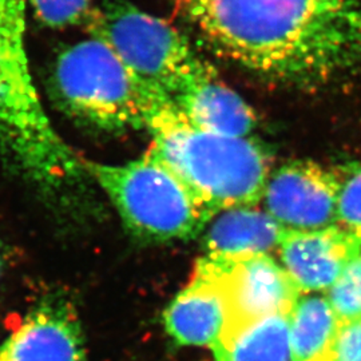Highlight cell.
Here are the masks:
<instances>
[{"label":"cell","instance_id":"cell-1","mask_svg":"<svg viewBox=\"0 0 361 361\" xmlns=\"http://www.w3.org/2000/svg\"><path fill=\"white\" fill-rule=\"evenodd\" d=\"M233 63L292 85H322L361 66V0H174Z\"/></svg>","mask_w":361,"mask_h":361},{"label":"cell","instance_id":"cell-2","mask_svg":"<svg viewBox=\"0 0 361 361\" xmlns=\"http://www.w3.org/2000/svg\"><path fill=\"white\" fill-rule=\"evenodd\" d=\"M26 0H0V154L44 193L77 188L85 159L54 129L31 74Z\"/></svg>","mask_w":361,"mask_h":361},{"label":"cell","instance_id":"cell-3","mask_svg":"<svg viewBox=\"0 0 361 361\" xmlns=\"http://www.w3.org/2000/svg\"><path fill=\"white\" fill-rule=\"evenodd\" d=\"M150 153L161 159L194 198L217 214L257 207L271 176V157L256 141L195 128L170 98L150 119Z\"/></svg>","mask_w":361,"mask_h":361},{"label":"cell","instance_id":"cell-4","mask_svg":"<svg viewBox=\"0 0 361 361\" xmlns=\"http://www.w3.org/2000/svg\"><path fill=\"white\" fill-rule=\"evenodd\" d=\"M50 83L54 101L66 116L104 131L147 129L171 98L138 77L94 35L59 52Z\"/></svg>","mask_w":361,"mask_h":361},{"label":"cell","instance_id":"cell-5","mask_svg":"<svg viewBox=\"0 0 361 361\" xmlns=\"http://www.w3.org/2000/svg\"><path fill=\"white\" fill-rule=\"evenodd\" d=\"M85 169L116 207L130 234L145 243L192 240L214 216L150 152L119 165L85 159Z\"/></svg>","mask_w":361,"mask_h":361},{"label":"cell","instance_id":"cell-6","mask_svg":"<svg viewBox=\"0 0 361 361\" xmlns=\"http://www.w3.org/2000/svg\"><path fill=\"white\" fill-rule=\"evenodd\" d=\"M90 19L91 35L171 98L212 70L177 28L128 0H104Z\"/></svg>","mask_w":361,"mask_h":361},{"label":"cell","instance_id":"cell-7","mask_svg":"<svg viewBox=\"0 0 361 361\" xmlns=\"http://www.w3.org/2000/svg\"><path fill=\"white\" fill-rule=\"evenodd\" d=\"M224 286L229 323L222 337L276 314H289L301 296L292 277L271 255L201 258Z\"/></svg>","mask_w":361,"mask_h":361},{"label":"cell","instance_id":"cell-8","mask_svg":"<svg viewBox=\"0 0 361 361\" xmlns=\"http://www.w3.org/2000/svg\"><path fill=\"white\" fill-rule=\"evenodd\" d=\"M343 176L313 161H293L271 173L264 209L288 231H317L337 225Z\"/></svg>","mask_w":361,"mask_h":361},{"label":"cell","instance_id":"cell-9","mask_svg":"<svg viewBox=\"0 0 361 361\" xmlns=\"http://www.w3.org/2000/svg\"><path fill=\"white\" fill-rule=\"evenodd\" d=\"M0 361H89L74 307L49 298L32 308L0 345Z\"/></svg>","mask_w":361,"mask_h":361},{"label":"cell","instance_id":"cell-10","mask_svg":"<svg viewBox=\"0 0 361 361\" xmlns=\"http://www.w3.org/2000/svg\"><path fill=\"white\" fill-rule=\"evenodd\" d=\"M361 253V238L335 225L317 231H286L279 255L301 295L328 290Z\"/></svg>","mask_w":361,"mask_h":361},{"label":"cell","instance_id":"cell-11","mask_svg":"<svg viewBox=\"0 0 361 361\" xmlns=\"http://www.w3.org/2000/svg\"><path fill=\"white\" fill-rule=\"evenodd\" d=\"M169 335L180 345L214 348L229 323L228 300L219 277L200 259L194 276L164 313Z\"/></svg>","mask_w":361,"mask_h":361},{"label":"cell","instance_id":"cell-12","mask_svg":"<svg viewBox=\"0 0 361 361\" xmlns=\"http://www.w3.org/2000/svg\"><path fill=\"white\" fill-rule=\"evenodd\" d=\"M174 104L195 128L213 134L247 138L256 129L253 109L217 79L213 68L176 94Z\"/></svg>","mask_w":361,"mask_h":361},{"label":"cell","instance_id":"cell-13","mask_svg":"<svg viewBox=\"0 0 361 361\" xmlns=\"http://www.w3.org/2000/svg\"><path fill=\"white\" fill-rule=\"evenodd\" d=\"M288 229L258 207H234L213 216L205 228L207 256L243 257L279 250Z\"/></svg>","mask_w":361,"mask_h":361},{"label":"cell","instance_id":"cell-14","mask_svg":"<svg viewBox=\"0 0 361 361\" xmlns=\"http://www.w3.org/2000/svg\"><path fill=\"white\" fill-rule=\"evenodd\" d=\"M340 322L320 295H301L289 314L290 361H328Z\"/></svg>","mask_w":361,"mask_h":361},{"label":"cell","instance_id":"cell-15","mask_svg":"<svg viewBox=\"0 0 361 361\" xmlns=\"http://www.w3.org/2000/svg\"><path fill=\"white\" fill-rule=\"evenodd\" d=\"M289 314L262 319L222 337L212 348L214 361H290Z\"/></svg>","mask_w":361,"mask_h":361},{"label":"cell","instance_id":"cell-16","mask_svg":"<svg viewBox=\"0 0 361 361\" xmlns=\"http://www.w3.org/2000/svg\"><path fill=\"white\" fill-rule=\"evenodd\" d=\"M326 300L340 323L361 317V253L328 289Z\"/></svg>","mask_w":361,"mask_h":361},{"label":"cell","instance_id":"cell-17","mask_svg":"<svg viewBox=\"0 0 361 361\" xmlns=\"http://www.w3.org/2000/svg\"><path fill=\"white\" fill-rule=\"evenodd\" d=\"M42 25L50 28H68L90 19L91 0H28Z\"/></svg>","mask_w":361,"mask_h":361},{"label":"cell","instance_id":"cell-18","mask_svg":"<svg viewBox=\"0 0 361 361\" xmlns=\"http://www.w3.org/2000/svg\"><path fill=\"white\" fill-rule=\"evenodd\" d=\"M337 225L361 238V166L343 176L338 194Z\"/></svg>","mask_w":361,"mask_h":361},{"label":"cell","instance_id":"cell-19","mask_svg":"<svg viewBox=\"0 0 361 361\" xmlns=\"http://www.w3.org/2000/svg\"><path fill=\"white\" fill-rule=\"evenodd\" d=\"M328 361H361V317L340 323Z\"/></svg>","mask_w":361,"mask_h":361},{"label":"cell","instance_id":"cell-20","mask_svg":"<svg viewBox=\"0 0 361 361\" xmlns=\"http://www.w3.org/2000/svg\"><path fill=\"white\" fill-rule=\"evenodd\" d=\"M0 269H1V255H0Z\"/></svg>","mask_w":361,"mask_h":361}]
</instances>
